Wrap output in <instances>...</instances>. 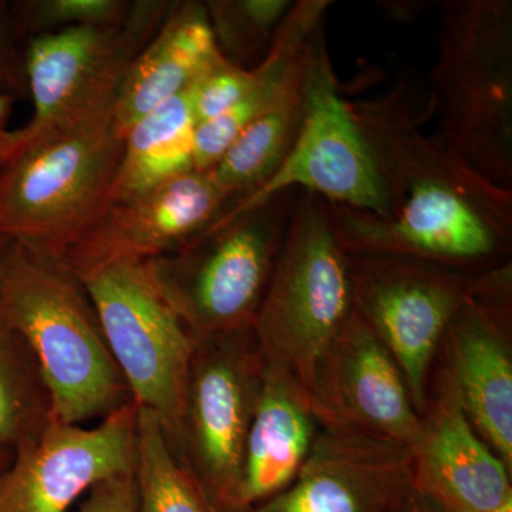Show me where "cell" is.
Listing matches in <instances>:
<instances>
[{"label":"cell","instance_id":"1","mask_svg":"<svg viewBox=\"0 0 512 512\" xmlns=\"http://www.w3.org/2000/svg\"><path fill=\"white\" fill-rule=\"evenodd\" d=\"M380 187L384 217L328 204L348 252L421 259L481 274L511 264L512 190L474 170L453 148L421 130L433 116L406 82L349 101Z\"/></svg>","mask_w":512,"mask_h":512},{"label":"cell","instance_id":"2","mask_svg":"<svg viewBox=\"0 0 512 512\" xmlns=\"http://www.w3.org/2000/svg\"><path fill=\"white\" fill-rule=\"evenodd\" d=\"M0 318L35 355L53 420H103L134 402L89 293L60 259L9 241L0 274Z\"/></svg>","mask_w":512,"mask_h":512},{"label":"cell","instance_id":"3","mask_svg":"<svg viewBox=\"0 0 512 512\" xmlns=\"http://www.w3.org/2000/svg\"><path fill=\"white\" fill-rule=\"evenodd\" d=\"M352 311L349 252L326 201L301 191L252 332L265 365L298 380L319 420L326 360Z\"/></svg>","mask_w":512,"mask_h":512},{"label":"cell","instance_id":"4","mask_svg":"<svg viewBox=\"0 0 512 512\" xmlns=\"http://www.w3.org/2000/svg\"><path fill=\"white\" fill-rule=\"evenodd\" d=\"M437 136L491 183L512 190V2L440 3L430 73Z\"/></svg>","mask_w":512,"mask_h":512},{"label":"cell","instance_id":"5","mask_svg":"<svg viewBox=\"0 0 512 512\" xmlns=\"http://www.w3.org/2000/svg\"><path fill=\"white\" fill-rule=\"evenodd\" d=\"M123 143L113 111L26 140L0 168V238L66 259L109 208Z\"/></svg>","mask_w":512,"mask_h":512},{"label":"cell","instance_id":"6","mask_svg":"<svg viewBox=\"0 0 512 512\" xmlns=\"http://www.w3.org/2000/svg\"><path fill=\"white\" fill-rule=\"evenodd\" d=\"M299 195L281 192L173 254L144 261L158 295L195 339L252 329Z\"/></svg>","mask_w":512,"mask_h":512},{"label":"cell","instance_id":"7","mask_svg":"<svg viewBox=\"0 0 512 512\" xmlns=\"http://www.w3.org/2000/svg\"><path fill=\"white\" fill-rule=\"evenodd\" d=\"M64 264L89 293L134 403L156 414L181 463L185 387L197 339L158 295L136 256L94 252Z\"/></svg>","mask_w":512,"mask_h":512},{"label":"cell","instance_id":"8","mask_svg":"<svg viewBox=\"0 0 512 512\" xmlns=\"http://www.w3.org/2000/svg\"><path fill=\"white\" fill-rule=\"evenodd\" d=\"M264 359L252 329L198 339L183 407V454L211 512H244L242 470Z\"/></svg>","mask_w":512,"mask_h":512},{"label":"cell","instance_id":"9","mask_svg":"<svg viewBox=\"0 0 512 512\" xmlns=\"http://www.w3.org/2000/svg\"><path fill=\"white\" fill-rule=\"evenodd\" d=\"M171 3L140 0L120 25L28 37L25 74L35 113L22 127L26 140L113 111L128 67L156 35Z\"/></svg>","mask_w":512,"mask_h":512},{"label":"cell","instance_id":"10","mask_svg":"<svg viewBox=\"0 0 512 512\" xmlns=\"http://www.w3.org/2000/svg\"><path fill=\"white\" fill-rule=\"evenodd\" d=\"M288 190L309 192L330 204L379 217L387 214L369 148L349 101L340 94L325 28L313 39L306 57L302 124L288 157L268 181L234 202L215 224L232 220Z\"/></svg>","mask_w":512,"mask_h":512},{"label":"cell","instance_id":"11","mask_svg":"<svg viewBox=\"0 0 512 512\" xmlns=\"http://www.w3.org/2000/svg\"><path fill=\"white\" fill-rule=\"evenodd\" d=\"M349 262L353 309L396 360L420 416L448 325L484 272L365 252H349Z\"/></svg>","mask_w":512,"mask_h":512},{"label":"cell","instance_id":"12","mask_svg":"<svg viewBox=\"0 0 512 512\" xmlns=\"http://www.w3.org/2000/svg\"><path fill=\"white\" fill-rule=\"evenodd\" d=\"M511 264L480 276L441 342L439 380L512 471Z\"/></svg>","mask_w":512,"mask_h":512},{"label":"cell","instance_id":"13","mask_svg":"<svg viewBox=\"0 0 512 512\" xmlns=\"http://www.w3.org/2000/svg\"><path fill=\"white\" fill-rule=\"evenodd\" d=\"M136 403L92 429L53 420L0 476V512H67L94 485L134 473Z\"/></svg>","mask_w":512,"mask_h":512},{"label":"cell","instance_id":"14","mask_svg":"<svg viewBox=\"0 0 512 512\" xmlns=\"http://www.w3.org/2000/svg\"><path fill=\"white\" fill-rule=\"evenodd\" d=\"M412 493L409 448L322 424L295 480L247 512H403Z\"/></svg>","mask_w":512,"mask_h":512},{"label":"cell","instance_id":"15","mask_svg":"<svg viewBox=\"0 0 512 512\" xmlns=\"http://www.w3.org/2000/svg\"><path fill=\"white\" fill-rule=\"evenodd\" d=\"M320 421L409 450L420 436V416L402 370L355 309L326 360Z\"/></svg>","mask_w":512,"mask_h":512},{"label":"cell","instance_id":"16","mask_svg":"<svg viewBox=\"0 0 512 512\" xmlns=\"http://www.w3.org/2000/svg\"><path fill=\"white\" fill-rule=\"evenodd\" d=\"M420 420L419 439L409 450L417 494L447 512H494L512 500V471L440 380Z\"/></svg>","mask_w":512,"mask_h":512},{"label":"cell","instance_id":"17","mask_svg":"<svg viewBox=\"0 0 512 512\" xmlns=\"http://www.w3.org/2000/svg\"><path fill=\"white\" fill-rule=\"evenodd\" d=\"M210 170L175 175L130 200L113 202L72 254L116 252L141 261L173 254L204 234L231 207Z\"/></svg>","mask_w":512,"mask_h":512},{"label":"cell","instance_id":"18","mask_svg":"<svg viewBox=\"0 0 512 512\" xmlns=\"http://www.w3.org/2000/svg\"><path fill=\"white\" fill-rule=\"evenodd\" d=\"M322 429L311 399L295 377L265 365L249 427L242 470L244 512L281 493L308 460Z\"/></svg>","mask_w":512,"mask_h":512},{"label":"cell","instance_id":"19","mask_svg":"<svg viewBox=\"0 0 512 512\" xmlns=\"http://www.w3.org/2000/svg\"><path fill=\"white\" fill-rule=\"evenodd\" d=\"M221 56L205 2L171 3L156 35L128 67L113 107L124 138L141 117L184 93Z\"/></svg>","mask_w":512,"mask_h":512},{"label":"cell","instance_id":"20","mask_svg":"<svg viewBox=\"0 0 512 512\" xmlns=\"http://www.w3.org/2000/svg\"><path fill=\"white\" fill-rule=\"evenodd\" d=\"M330 0H298L279 26L271 49L252 69L244 99L217 119L195 127V170H211L248 124L299 93L313 39L325 28Z\"/></svg>","mask_w":512,"mask_h":512},{"label":"cell","instance_id":"21","mask_svg":"<svg viewBox=\"0 0 512 512\" xmlns=\"http://www.w3.org/2000/svg\"><path fill=\"white\" fill-rule=\"evenodd\" d=\"M195 127L188 89L141 117L123 138L110 204L195 170Z\"/></svg>","mask_w":512,"mask_h":512},{"label":"cell","instance_id":"22","mask_svg":"<svg viewBox=\"0 0 512 512\" xmlns=\"http://www.w3.org/2000/svg\"><path fill=\"white\" fill-rule=\"evenodd\" d=\"M303 117V86L252 121L211 168L232 204L251 194L281 167L298 137ZM231 204V205H232Z\"/></svg>","mask_w":512,"mask_h":512},{"label":"cell","instance_id":"23","mask_svg":"<svg viewBox=\"0 0 512 512\" xmlns=\"http://www.w3.org/2000/svg\"><path fill=\"white\" fill-rule=\"evenodd\" d=\"M52 421V400L35 355L0 318V454L13 456Z\"/></svg>","mask_w":512,"mask_h":512},{"label":"cell","instance_id":"24","mask_svg":"<svg viewBox=\"0 0 512 512\" xmlns=\"http://www.w3.org/2000/svg\"><path fill=\"white\" fill-rule=\"evenodd\" d=\"M134 512H211L151 410L138 407Z\"/></svg>","mask_w":512,"mask_h":512},{"label":"cell","instance_id":"25","mask_svg":"<svg viewBox=\"0 0 512 512\" xmlns=\"http://www.w3.org/2000/svg\"><path fill=\"white\" fill-rule=\"evenodd\" d=\"M291 0H210L205 2L221 55L252 70L271 49Z\"/></svg>","mask_w":512,"mask_h":512},{"label":"cell","instance_id":"26","mask_svg":"<svg viewBox=\"0 0 512 512\" xmlns=\"http://www.w3.org/2000/svg\"><path fill=\"white\" fill-rule=\"evenodd\" d=\"M126 0H32L13 8V30L29 37L80 26L120 25L130 13Z\"/></svg>","mask_w":512,"mask_h":512},{"label":"cell","instance_id":"27","mask_svg":"<svg viewBox=\"0 0 512 512\" xmlns=\"http://www.w3.org/2000/svg\"><path fill=\"white\" fill-rule=\"evenodd\" d=\"M254 83V72L218 57L188 87L192 116L202 124L217 119L244 99Z\"/></svg>","mask_w":512,"mask_h":512},{"label":"cell","instance_id":"28","mask_svg":"<svg viewBox=\"0 0 512 512\" xmlns=\"http://www.w3.org/2000/svg\"><path fill=\"white\" fill-rule=\"evenodd\" d=\"M136 507V487L134 473L110 478L94 485L84 495L79 512H134Z\"/></svg>","mask_w":512,"mask_h":512},{"label":"cell","instance_id":"29","mask_svg":"<svg viewBox=\"0 0 512 512\" xmlns=\"http://www.w3.org/2000/svg\"><path fill=\"white\" fill-rule=\"evenodd\" d=\"M12 19L6 12V8L0 6V72L6 74L16 86V73L13 72V63L10 62L12 56Z\"/></svg>","mask_w":512,"mask_h":512},{"label":"cell","instance_id":"30","mask_svg":"<svg viewBox=\"0 0 512 512\" xmlns=\"http://www.w3.org/2000/svg\"><path fill=\"white\" fill-rule=\"evenodd\" d=\"M429 3L426 2H382L379 8L383 15L394 20V22H407L416 19L426 9Z\"/></svg>","mask_w":512,"mask_h":512},{"label":"cell","instance_id":"31","mask_svg":"<svg viewBox=\"0 0 512 512\" xmlns=\"http://www.w3.org/2000/svg\"><path fill=\"white\" fill-rule=\"evenodd\" d=\"M26 138L22 128L19 130H3L0 131V168L3 167L10 158L25 146Z\"/></svg>","mask_w":512,"mask_h":512},{"label":"cell","instance_id":"32","mask_svg":"<svg viewBox=\"0 0 512 512\" xmlns=\"http://www.w3.org/2000/svg\"><path fill=\"white\" fill-rule=\"evenodd\" d=\"M403 512H447L444 508H441L440 505L433 503V501L429 500L427 497H423V495L417 494L416 491L413 490L412 495H410L409 501H407L406 507H404Z\"/></svg>","mask_w":512,"mask_h":512},{"label":"cell","instance_id":"33","mask_svg":"<svg viewBox=\"0 0 512 512\" xmlns=\"http://www.w3.org/2000/svg\"><path fill=\"white\" fill-rule=\"evenodd\" d=\"M15 94L9 90L0 89V131L6 130L10 114H12Z\"/></svg>","mask_w":512,"mask_h":512},{"label":"cell","instance_id":"34","mask_svg":"<svg viewBox=\"0 0 512 512\" xmlns=\"http://www.w3.org/2000/svg\"><path fill=\"white\" fill-rule=\"evenodd\" d=\"M10 87H16L15 84H13L12 80L9 79L8 76H6L5 73L0 72V89L3 90H9Z\"/></svg>","mask_w":512,"mask_h":512},{"label":"cell","instance_id":"35","mask_svg":"<svg viewBox=\"0 0 512 512\" xmlns=\"http://www.w3.org/2000/svg\"><path fill=\"white\" fill-rule=\"evenodd\" d=\"M12 457V454H0V476H2L3 471L8 468Z\"/></svg>","mask_w":512,"mask_h":512},{"label":"cell","instance_id":"36","mask_svg":"<svg viewBox=\"0 0 512 512\" xmlns=\"http://www.w3.org/2000/svg\"><path fill=\"white\" fill-rule=\"evenodd\" d=\"M6 239L0 238V274H2L3 258H5L6 247H8Z\"/></svg>","mask_w":512,"mask_h":512},{"label":"cell","instance_id":"37","mask_svg":"<svg viewBox=\"0 0 512 512\" xmlns=\"http://www.w3.org/2000/svg\"><path fill=\"white\" fill-rule=\"evenodd\" d=\"M494 512H512V500L508 501L507 504L503 505L501 508H498V510Z\"/></svg>","mask_w":512,"mask_h":512}]
</instances>
